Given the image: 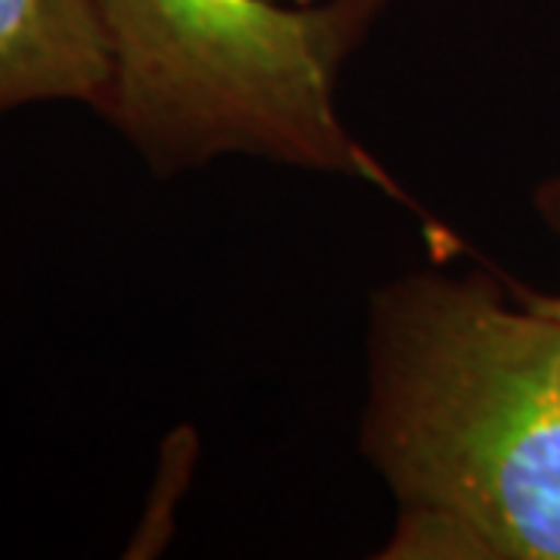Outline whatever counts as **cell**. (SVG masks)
I'll return each instance as SVG.
<instances>
[{"label":"cell","mask_w":560,"mask_h":560,"mask_svg":"<svg viewBox=\"0 0 560 560\" xmlns=\"http://www.w3.org/2000/svg\"><path fill=\"white\" fill-rule=\"evenodd\" d=\"M359 448L396 501L383 560H560V320L486 271L389 280Z\"/></svg>","instance_id":"cell-1"},{"label":"cell","mask_w":560,"mask_h":560,"mask_svg":"<svg viewBox=\"0 0 560 560\" xmlns=\"http://www.w3.org/2000/svg\"><path fill=\"white\" fill-rule=\"evenodd\" d=\"M109 75L97 0H0V116L38 103L97 109Z\"/></svg>","instance_id":"cell-3"},{"label":"cell","mask_w":560,"mask_h":560,"mask_svg":"<svg viewBox=\"0 0 560 560\" xmlns=\"http://www.w3.org/2000/svg\"><path fill=\"white\" fill-rule=\"evenodd\" d=\"M386 0H97L113 75L101 116L156 178L221 156L377 184L337 109L346 62Z\"/></svg>","instance_id":"cell-2"},{"label":"cell","mask_w":560,"mask_h":560,"mask_svg":"<svg viewBox=\"0 0 560 560\" xmlns=\"http://www.w3.org/2000/svg\"><path fill=\"white\" fill-rule=\"evenodd\" d=\"M536 206L541 209L545 221L560 234V178L548 180V184L541 187L539 197H536ZM517 293H521L529 305H536L539 312L560 320V296H541V293H529V290H523V287H517Z\"/></svg>","instance_id":"cell-4"}]
</instances>
